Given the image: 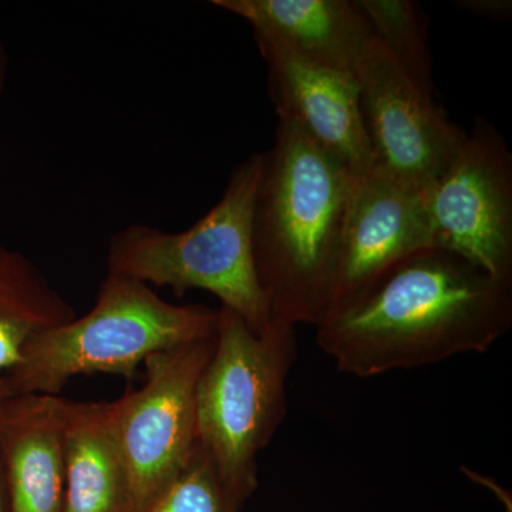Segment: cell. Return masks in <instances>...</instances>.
<instances>
[{"label": "cell", "instance_id": "6da1fadb", "mask_svg": "<svg viewBox=\"0 0 512 512\" xmlns=\"http://www.w3.org/2000/svg\"><path fill=\"white\" fill-rule=\"evenodd\" d=\"M511 291L460 256L424 249L320 322L316 339L340 372L356 377L484 353L511 328Z\"/></svg>", "mask_w": 512, "mask_h": 512}, {"label": "cell", "instance_id": "7a4b0ae2", "mask_svg": "<svg viewBox=\"0 0 512 512\" xmlns=\"http://www.w3.org/2000/svg\"><path fill=\"white\" fill-rule=\"evenodd\" d=\"M357 180L292 121L279 119L262 153L252 247L272 322L318 326L328 315L333 276Z\"/></svg>", "mask_w": 512, "mask_h": 512}, {"label": "cell", "instance_id": "3957f363", "mask_svg": "<svg viewBox=\"0 0 512 512\" xmlns=\"http://www.w3.org/2000/svg\"><path fill=\"white\" fill-rule=\"evenodd\" d=\"M217 326L214 309L174 305L144 282L107 272L93 308L36 336L0 383L5 394L59 396L76 376L111 373L131 380L154 353L214 338Z\"/></svg>", "mask_w": 512, "mask_h": 512}, {"label": "cell", "instance_id": "277c9868", "mask_svg": "<svg viewBox=\"0 0 512 512\" xmlns=\"http://www.w3.org/2000/svg\"><path fill=\"white\" fill-rule=\"evenodd\" d=\"M262 173V153L232 171L221 200L183 232L133 224L111 237L107 266L147 285L168 286L177 296L207 291L238 313L256 333L272 329L271 308L252 247V218Z\"/></svg>", "mask_w": 512, "mask_h": 512}, {"label": "cell", "instance_id": "5b68a950", "mask_svg": "<svg viewBox=\"0 0 512 512\" xmlns=\"http://www.w3.org/2000/svg\"><path fill=\"white\" fill-rule=\"evenodd\" d=\"M295 357L293 326L274 323L256 333L221 306L214 350L195 393L197 439L241 508L258 488L259 454L284 420Z\"/></svg>", "mask_w": 512, "mask_h": 512}, {"label": "cell", "instance_id": "8992f818", "mask_svg": "<svg viewBox=\"0 0 512 512\" xmlns=\"http://www.w3.org/2000/svg\"><path fill=\"white\" fill-rule=\"evenodd\" d=\"M215 336L148 357L146 380L113 407L126 464L130 512H141L180 473L197 444L195 393Z\"/></svg>", "mask_w": 512, "mask_h": 512}, {"label": "cell", "instance_id": "52a82bcc", "mask_svg": "<svg viewBox=\"0 0 512 512\" xmlns=\"http://www.w3.org/2000/svg\"><path fill=\"white\" fill-rule=\"evenodd\" d=\"M423 202L433 248L512 286V157L488 121H476Z\"/></svg>", "mask_w": 512, "mask_h": 512}, {"label": "cell", "instance_id": "ba28073f", "mask_svg": "<svg viewBox=\"0 0 512 512\" xmlns=\"http://www.w3.org/2000/svg\"><path fill=\"white\" fill-rule=\"evenodd\" d=\"M375 165L406 187L429 190L466 141L464 133L373 37L356 64Z\"/></svg>", "mask_w": 512, "mask_h": 512}, {"label": "cell", "instance_id": "9c48e42d", "mask_svg": "<svg viewBox=\"0 0 512 512\" xmlns=\"http://www.w3.org/2000/svg\"><path fill=\"white\" fill-rule=\"evenodd\" d=\"M429 248L433 241L423 192L375 165L353 192L326 318L352 306L393 269Z\"/></svg>", "mask_w": 512, "mask_h": 512}, {"label": "cell", "instance_id": "30bf717a", "mask_svg": "<svg viewBox=\"0 0 512 512\" xmlns=\"http://www.w3.org/2000/svg\"><path fill=\"white\" fill-rule=\"evenodd\" d=\"M279 119L296 124L355 180L375 167L353 73L312 62L275 40L255 37Z\"/></svg>", "mask_w": 512, "mask_h": 512}, {"label": "cell", "instance_id": "8fae6325", "mask_svg": "<svg viewBox=\"0 0 512 512\" xmlns=\"http://www.w3.org/2000/svg\"><path fill=\"white\" fill-rule=\"evenodd\" d=\"M66 403L52 394H0V457L10 512H63Z\"/></svg>", "mask_w": 512, "mask_h": 512}, {"label": "cell", "instance_id": "7c38bea8", "mask_svg": "<svg viewBox=\"0 0 512 512\" xmlns=\"http://www.w3.org/2000/svg\"><path fill=\"white\" fill-rule=\"evenodd\" d=\"M212 5L244 19L255 37L340 72L355 74L373 39L353 0H212Z\"/></svg>", "mask_w": 512, "mask_h": 512}, {"label": "cell", "instance_id": "4fadbf2b", "mask_svg": "<svg viewBox=\"0 0 512 512\" xmlns=\"http://www.w3.org/2000/svg\"><path fill=\"white\" fill-rule=\"evenodd\" d=\"M63 512H130L123 454L111 402L66 403Z\"/></svg>", "mask_w": 512, "mask_h": 512}, {"label": "cell", "instance_id": "5bb4252c", "mask_svg": "<svg viewBox=\"0 0 512 512\" xmlns=\"http://www.w3.org/2000/svg\"><path fill=\"white\" fill-rule=\"evenodd\" d=\"M76 316L28 256L0 245V372L18 366L36 336Z\"/></svg>", "mask_w": 512, "mask_h": 512}, {"label": "cell", "instance_id": "9a60e30c", "mask_svg": "<svg viewBox=\"0 0 512 512\" xmlns=\"http://www.w3.org/2000/svg\"><path fill=\"white\" fill-rule=\"evenodd\" d=\"M373 37L424 93L433 97L426 18L410 0H353Z\"/></svg>", "mask_w": 512, "mask_h": 512}, {"label": "cell", "instance_id": "2e32d148", "mask_svg": "<svg viewBox=\"0 0 512 512\" xmlns=\"http://www.w3.org/2000/svg\"><path fill=\"white\" fill-rule=\"evenodd\" d=\"M200 441L180 473L141 512H241Z\"/></svg>", "mask_w": 512, "mask_h": 512}, {"label": "cell", "instance_id": "e0dca14e", "mask_svg": "<svg viewBox=\"0 0 512 512\" xmlns=\"http://www.w3.org/2000/svg\"><path fill=\"white\" fill-rule=\"evenodd\" d=\"M456 5L480 18L501 20V22L511 19L512 15L511 0H460Z\"/></svg>", "mask_w": 512, "mask_h": 512}, {"label": "cell", "instance_id": "ac0fdd59", "mask_svg": "<svg viewBox=\"0 0 512 512\" xmlns=\"http://www.w3.org/2000/svg\"><path fill=\"white\" fill-rule=\"evenodd\" d=\"M9 55L5 42L0 36V101L5 93L6 82H8Z\"/></svg>", "mask_w": 512, "mask_h": 512}, {"label": "cell", "instance_id": "d6986e66", "mask_svg": "<svg viewBox=\"0 0 512 512\" xmlns=\"http://www.w3.org/2000/svg\"><path fill=\"white\" fill-rule=\"evenodd\" d=\"M0 512H10L8 484H6L2 457H0Z\"/></svg>", "mask_w": 512, "mask_h": 512}, {"label": "cell", "instance_id": "ffe728a7", "mask_svg": "<svg viewBox=\"0 0 512 512\" xmlns=\"http://www.w3.org/2000/svg\"><path fill=\"white\" fill-rule=\"evenodd\" d=\"M0 394H5V390H3L2 383H0Z\"/></svg>", "mask_w": 512, "mask_h": 512}]
</instances>
